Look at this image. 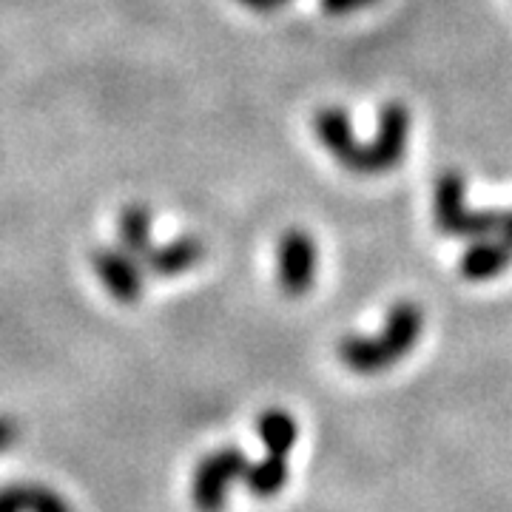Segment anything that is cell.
I'll return each mask as SVG.
<instances>
[{
  "instance_id": "obj_16",
  "label": "cell",
  "mask_w": 512,
  "mask_h": 512,
  "mask_svg": "<svg viewBox=\"0 0 512 512\" xmlns=\"http://www.w3.org/2000/svg\"><path fill=\"white\" fill-rule=\"evenodd\" d=\"M237 3L248 6V9H254V12H259V15H271V12H276L285 0H237Z\"/></svg>"
},
{
  "instance_id": "obj_7",
  "label": "cell",
  "mask_w": 512,
  "mask_h": 512,
  "mask_svg": "<svg viewBox=\"0 0 512 512\" xmlns=\"http://www.w3.org/2000/svg\"><path fill=\"white\" fill-rule=\"evenodd\" d=\"M313 134L319 137V143L325 146L330 157L342 168L353 171L356 163V154H359V140H356V131L350 123V114L339 106H325L313 114Z\"/></svg>"
},
{
  "instance_id": "obj_3",
  "label": "cell",
  "mask_w": 512,
  "mask_h": 512,
  "mask_svg": "<svg viewBox=\"0 0 512 512\" xmlns=\"http://www.w3.org/2000/svg\"><path fill=\"white\" fill-rule=\"evenodd\" d=\"M410 126H413V114L410 109L399 103V100H390L384 103L379 111V126L370 143L359 146L356 154V163L353 171L356 177H382L390 174L393 168H399L407 154V140H410Z\"/></svg>"
},
{
  "instance_id": "obj_14",
  "label": "cell",
  "mask_w": 512,
  "mask_h": 512,
  "mask_svg": "<svg viewBox=\"0 0 512 512\" xmlns=\"http://www.w3.org/2000/svg\"><path fill=\"white\" fill-rule=\"evenodd\" d=\"M370 3H376V0H322V9L333 18H345V15H353V12L365 9Z\"/></svg>"
},
{
  "instance_id": "obj_12",
  "label": "cell",
  "mask_w": 512,
  "mask_h": 512,
  "mask_svg": "<svg viewBox=\"0 0 512 512\" xmlns=\"http://www.w3.org/2000/svg\"><path fill=\"white\" fill-rule=\"evenodd\" d=\"M256 436L265 444L268 453L288 458V453H291L293 447H296V441H299V424H296V419H293L288 410L271 407V410L259 413V419H256Z\"/></svg>"
},
{
  "instance_id": "obj_11",
  "label": "cell",
  "mask_w": 512,
  "mask_h": 512,
  "mask_svg": "<svg viewBox=\"0 0 512 512\" xmlns=\"http://www.w3.org/2000/svg\"><path fill=\"white\" fill-rule=\"evenodd\" d=\"M291 478V470H288V458L285 456H274L268 453L265 458L259 461H248L245 467V476H242V487L254 498H276V495L285 490Z\"/></svg>"
},
{
  "instance_id": "obj_2",
  "label": "cell",
  "mask_w": 512,
  "mask_h": 512,
  "mask_svg": "<svg viewBox=\"0 0 512 512\" xmlns=\"http://www.w3.org/2000/svg\"><path fill=\"white\" fill-rule=\"evenodd\" d=\"M467 183L464 174L456 168H447L436 177V188H433V220L444 237L456 239H484L495 237L498 225H501V214L495 208H481L473 211L467 208Z\"/></svg>"
},
{
  "instance_id": "obj_10",
  "label": "cell",
  "mask_w": 512,
  "mask_h": 512,
  "mask_svg": "<svg viewBox=\"0 0 512 512\" xmlns=\"http://www.w3.org/2000/svg\"><path fill=\"white\" fill-rule=\"evenodd\" d=\"M0 512H74V507L55 487L23 481L0 487Z\"/></svg>"
},
{
  "instance_id": "obj_15",
  "label": "cell",
  "mask_w": 512,
  "mask_h": 512,
  "mask_svg": "<svg viewBox=\"0 0 512 512\" xmlns=\"http://www.w3.org/2000/svg\"><path fill=\"white\" fill-rule=\"evenodd\" d=\"M20 436V427L15 424V419L9 416H0V453H6Z\"/></svg>"
},
{
  "instance_id": "obj_1",
  "label": "cell",
  "mask_w": 512,
  "mask_h": 512,
  "mask_svg": "<svg viewBox=\"0 0 512 512\" xmlns=\"http://www.w3.org/2000/svg\"><path fill=\"white\" fill-rule=\"evenodd\" d=\"M421 330H424V311L416 302L402 299L387 311L379 336L350 333L345 339H339L336 356L350 373L376 376L382 370L399 365L404 356H410V350L419 345Z\"/></svg>"
},
{
  "instance_id": "obj_4",
  "label": "cell",
  "mask_w": 512,
  "mask_h": 512,
  "mask_svg": "<svg viewBox=\"0 0 512 512\" xmlns=\"http://www.w3.org/2000/svg\"><path fill=\"white\" fill-rule=\"evenodd\" d=\"M248 458L237 447H217L197 461L191 473V501L200 512H222L234 487L242 484Z\"/></svg>"
},
{
  "instance_id": "obj_17",
  "label": "cell",
  "mask_w": 512,
  "mask_h": 512,
  "mask_svg": "<svg viewBox=\"0 0 512 512\" xmlns=\"http://www.w3.org/2000/svg\"><path fill=\"white\" fill-rule=\"evenodd\" d=\"M495 237L501 239V242H507L512 248V208H507V211L501 214V225H498Z\"/></svg>"
},
{
  "instance_id": "obj_6",
  "label": "cell",
  "mask_w": 512,
  "mask_h": 512,
  "mask_svg": "<svg viewBox=\"0 0 512 512\" xmlns=\"http://www.w3.org/2000/svg\"><path fill=\"white\" fill-rule=\"evenodd\" d=\"M92 268L111 299L123 305H134L146 291L143 262L123 248H97L92 254Z\"/></svg>"
},
{
  "instance_id": "obj_13",
  "label": "cell",
  "mask_w": 512,
  "mask_h": 512,
  "mask_svg": "<svg viewBox=\"0 0 512 512\" xmlns=\"http://www.w3.org/2000/svg\"><path fill=\"white\" fill-rule=\"evenodd\" d=\"M120 242L123 251L137 259H146L151 245V211L143 202H131L120 211Z\"/></svg>"
},
{
  "instance_id": "obj_5",
  "label": "cell",
  "mask_w": 512,
  "mask_h": 512,
  "mask_svg": "<svg viewBox=\"0 0 512 512\" xmlns=\"http://www.w3.org/2000/svg\"><path fill=\"white\" fill-rule=\"evenodd\" d=\"M319 251L308 231L291 228L276 245V279L285 296H305L316 282Z\"/></svg>"
},
{
  "instance_id": "obj_9",
  "label": "cell",
  "mask_w": 512,
  "mask_h": 512,
  "mask_svg": "<svg viewBox=\"0 0 512 512\" xmlns=\"http://www.w3.org/2000/svg\"><path fill=\"white\" fill-rule=\"evenodd\" d=\"M205 256V245L197 234H183L165 242L160 248H151L143 268L157 276H180L194 271Z\"/></svg>"
},
{
  "instance_id": "obj_8",
  "label": "cell",
  "mask_w": 512,
  "mask_h": 512,
  "mask_svg": "<svg viewBox=\"0 0 512 512\" xmlns=\"http://www.w3.org/2000/svg\"><path fill=\"white\" fill-rule=\"evenodd\" d=\"M512 268V248L498 237L473 239L458 259V274L467 282H487Z\"/></svg>"
}]
</instances>
